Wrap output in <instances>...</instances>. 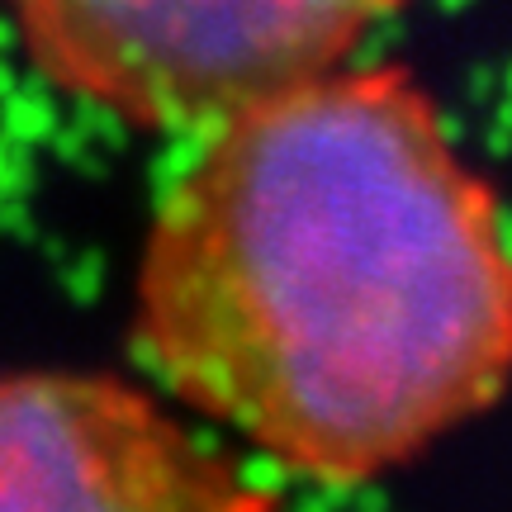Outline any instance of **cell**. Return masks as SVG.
<instances>
[{"mask_svg":"<svg viewBox=\"0 0 512 512\" xmlns=\"http://www.w3.org/2000/svg\"><path fill=\"white\" fill-rule=\"evenodd\" d=\"M238 456L195 437L138 384L86 370L0 375V512L275 508Z\"/></svg>","mask_w":512,"mask_h":512,"instance_id":"cell-3","label":"cell"},{"mask_svg":"<svg viewBox=\"0 0 512 512\" xmlns=\"http://www.w3.org/2000/svg\"><path fill=\"white\" fill-rule=\"evenodd\" d=\"M34 76L147 133H200L342 67L408 0H0Z\"/></svg>","mask_w":512,"mask_h":512,"instance_id":"cell-2","label":"cell"},{"mask_svg":"<svg viewBox=\"0 0 512 512\" xmlns=\"http://www.w3.org/2000/svg\"><path fill=\"white\" fill-rule=\"evenodd\" d=\"M133 347L275 470L370 484L512 384L494 185L403 67H332L200 128L138 266Z\"/></svg>","mask_w":512,"mask_h":512,"instance_id":"cell-1","label":"cell"}]
</instances>
